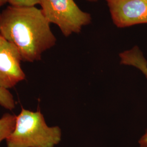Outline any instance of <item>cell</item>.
I'll use <instances>...</instances> for the list:
<instances>
[{
	"instance_id": "1",
	"label": "cell",
	"mask_w": 147,
	"mask_h": 147,
	"mask_svg": "<svg viewBox=\"0 0 147 147\" xmlns=\"http://www.w3.org/2000/svg\"><path fill=\"white\" fill-rule=\"evenodd\" d=\"M50 24L35 6L9 5L0 13V34L16 46L22 61H40L57 41Z\"/></svg>"
},
{
	"instance_id": "2",
	"label": "cell",
	"mask_w": 147,
	"mask_h": 147,
	"mask_svg": "<svg viewBox=\"0 0 147 147\" xmlns=\"http://www.w3.org/2000/svg\"><path fill=\"white\" fill-rule=\"evenodd\" d=\"M61 138V129L47 126L39 110L22 109L16 116L14 130L5 140L7 147H54Z\"/></svg>"
},
{
	"instance_id": "3",
	"label": "cell",
	"mask_w": 147,
	"mask_h": 147,
	"mask_svg": "<svg viewBox=\"0 0 147 147\" xmlns=\"http://www.w3.org/2000/svg\"><path fill=\"white\" fill-rule=\"evenodd\" d=\"M42 14L50 24L59 28L65 36L80 33L92 22V16L82 11L74 0H40Z\"/></svg>"
},
{
	"instance_id": "4",
	"label": "cell",
	"mask_w": 147,
	"mask_h": 147,
	"mask_svg": "<svg viewBox=\"0 0 147 147\" xmlns=\"http://www.w3.org/2000/svg\"><path fill=\"white\" fill-rule=\"evenodd\" d=\"M21 55L16 46L0 34V87L8 89L23 81Z\"/></svg>"
},
{
	"instance_id": "5",
	"label": "cell",
	"mask_w": 147,
	"mask_h": 147,
	"mask_svg": "<svg viewBox=\"0 0 147 147\" xmlns=\"http://www.w3.org/2000/svg\"><path fill=\"white\" fill-rule=\"evenodd\" d=\"M113 24L125 28L147 24V0H105Z\"/></svg>"
},
{
	"instance_id": "6",
	"label": "cell",
	"mask_w": 147,
	"mask_h": 147,
	"mask_svg": "<svg viewBox=\"0 0 147 147\" xmlns=\"http://www.w3.org/2000/svg\"><path fill=\"white\" fill-rule=\"evenodd\" d=\"M121 64L133 66L138 69L147 79V61L140 49L135 46L131 49L120 53Z\"/></svg>"
},
{
	"instance_id": "7",
	"label": "cell",
	"mask_w": 147,
	"mask_h": 147,
	"mask_svg": "<svg viewBox=\"0 0 147 147\" xmlns=\"http://www.w3.org/2000/svg\"><path fill=\"white\" fill-rule=\"evenodd\" d=\"M16 116L5 113L0 118V143L11 135L16 126Z\"/></svg>"
},
{
	"instance_id": "8",
	"label": "cell",
	"mask_w": 147,
	"mask_h": 147,
	"mask_svg": "<svg viewBox=\"0 0 147 147\" xmlns=\"http://www.w3.org/2000/svg\"><path fill=\"white\" fill-rule=\"evenodd\" d=\"M0 105L9 110H13L16 106L13 95L8 89L0 87Z\"/></svg>"
},
{
	"instance_id": "9",
	"label": "cell",
	"mask_w": 147,
	"mask_h": 147,
	"mask_svg": "<svg viewBox=\"0 0 147 147\" xmlns=\"http://www.w3.org/2000/svg\"><path fill=\"white\" fill-rule=\"evenodd\" d=\"M40 0H8V3L11 5L18 7L35 6L40 4Z\"/></svg>"
},
{
	"instance_id": "10",
	"label": "cell",
	"mask_w": 147,
	"mask_h": 147,
	"mask_svg": "<svg viewBox=\"0 0 147 147\" xmlns=\"http://www.w3.org/2000/svg\"><path fill=\"white\" fill-rule=\"evenodd\" d=\"M140 147H147V129L138 141Z\"/></svg>"
},
{
	"instance_id": "11",
	"label": "cell",
	"mask_w": 147,
	"mask_h": 147,
	"mask_svg": "<svg viewBox=\"0 0 147 147\" xmlns=\"http://www.w3.org/2000/svg\"><path fill=\"white\" fill-rule=\"evenodd\" d=\"M6 3H8V0H0V7L5 5Z\"/></svg>"
},
{
	"instance_id": "12",
	"label": "cell",
	"mask_w": 147,
	"mask_h": 147,
	"mask_svg": "<svg viewBox=\"0 0 147 147\" xmlns=\"http://www.w3.org/2000/svg\"><path fill=\"white\" fill-rule=\"evenodd\" d=\"M87 1H88L89 2H96L98 1L99 0H87Z\"/></svg>"
}]
</instances>
